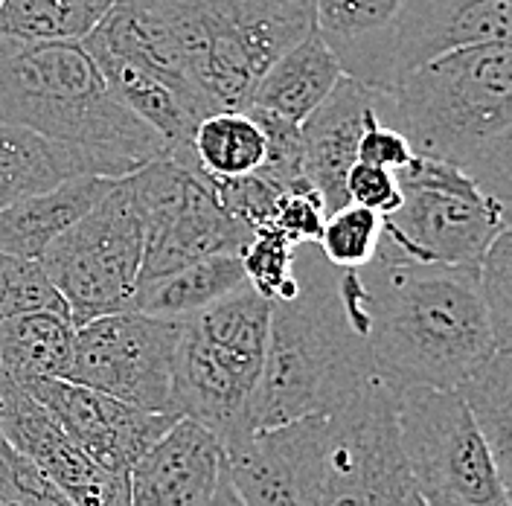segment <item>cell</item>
<instances>
[{"label":"cell","mask_w":512,"mask_h":506,"mask_svg":"<svg viewBox=\"0 0 512 506\" xmlns=\"http://www.w3.org/2000/svg\"><path fill=\"white\" fill-rule=\"evenodd\" d=\"M0 123L73 146L117 181L169 158L166 140L114 99L82 44L0 41Z\"/></svg>","instance_id":"4"},{"label":"cell","mask_w":512,"mask_h":506,"mask_svg":"<svg viewBox=\"0 0 512 506\" xmlns=\"http://www.w3.org/2000/svg\"><path fill=\"white\" fill-rule=\"evenodd\" d=\"M341 79L344 70L338 59L320 41L318 32L309 30L306 38H300L262 73L248 108L274 114L291 126H303Z\"/></svg>","instance_id":"21"},{"label":"cell","mask_w":512,"mask_h":506,"mask_svg":"<svg viewBox=\"0 0 512 506\" xmlns=\"http://www.w3.org/2000/svg\"><path fill=\"white\" fill-rule=\"evenodd\" d=\"M111 184L108 178H76L0 210V253L38 262L64 230L94 210Z\"/></svg>","instance_id":"22"},{"label":"cell","mask_w":512,"mask_h":506,"mask_svg":"<svg viewBox=\"0 0 512 506\" xmlns=\"http://www.w3.org/2000/svg\"><path fill=\"white\" fill-rule=\"evenodd\" d=\"M204 506H242V501H239V495H236V489H233V483H230V477H227L224 469L222 477H219V486L213 492V498Z\"/></svg>","instance_id":"38"},{"label":"cell","mask_w":512,"mask_h":506,"mask_svg":"<svg viewBox=\"0 0 512 506\" xmlns=\"http://www.w3.org/2000/svg\"><path fill=\"white\" fill-rule=\"evenodd\" d=\"M76 178H111L91 155L53 143L30 128L0 123V210L56 190Z\"/></svg>","instance_id":"20"},{"label":"cell","mask_w":512,"mask_h":506,"mask_svg":"<svg viewBox=\"0 0 512 506\" xmlns=\"http://www.w3.org/2000/svg\"><path fill=\"white\" fill-rule=\"evenodd\" d=\"M248 285L236 253H216L137 285L128 312L190 320Z\"/></svg>","instance_id":"23"},{"label":"cell","mask_w":512,"mask_h":506,"mask_svg":"<svg viewBox=\"0 0 512 506\" xmlns=\"http://www.w3.org/2000/svg\"><path fill=\"white\" fill-rule=\"evenodd\" d=\"M332 440L320 506H425L416 492L396 425V396L370 381L329 416Z\"/></svg>","instance_id":"12"},{"label":"cell","mask_w":512,"mask_h":506,"mask_svg":"<svg viewBox=\"0 0 512 506\" xmlns=\"http://www.w3.org/2000/svg\"><path fill=\"white\" fill-rule=\"evenodd\" d=\"M382 242V216L347 204L326 216L320 230L318 251L320 256L338 268V271H355L373 262Z\"/></svg>","instance_id":"28"},{"label":"cell","mask_w":512,"mask_h":506,"mask_svg":"<svg viewBox=\"0 0 512 506\" xmlns=\"http://www.w3.org/2000/svg\"><path fill=\"white\" fill-rule=\"evenodd\" d=\"M399 445L425 506H510L492 454L457 390L396 393Z\"/></svg>","instance_id":"9"},{"label":"cell","mask_w":512,"mask_h":506,"mask_svg":"<svg viewBox=\"0 0 512 506\" xmlns=\"http://www.w3.org/2000/svg\"><path fill=\"white\" fill-rule=\"evenodd\" d=\"M76 326L64 312H30L0 323V376L18 387L64 379L73 358Z\"/></svg>","instance_id":"24"},{"label":"cell","mask_w":512,"mask_h":506,"mask_svg":"<svg viewBox=\"0 0 512 506\" xmlns=\"http://www.w3.org/2000/svg\"><path fill=\"white\" fill-rule=\"evenodd\" d=\"M326 222V207L312 187L283 192L280 207L274 213V227L280 236H286L291 245H318L320 230Z\"/></svg>","instance_id":"35"},{"label":"cell","mask_w":512,"mask_h":506,"mask_svg":"<svg viewBox=\"0 0 512 506\" xmlns=\"http://www.w3.org/2000/svg\"><path fill=\"white\" fill-rule=\"evenodd\" d=\"M512 0H408L396 38V82L419 64L480 44H510Z\"/></svg>","instance_id":"19"},{"label":"cell","mask_w":512,"mask_h":506,"mask_svg":"<svg viewBox=\"0 0 512 506\" xmlns=\"http://www.w3.org/2000/svg\"><path fill=\"white\" fill-rule=\"evenodd\" d=\"M358 160L370 163V166H379V169H387V172H399V169H405L414 160V149H411V143L396 128L384 126L376 117L367 126L364 137H361Z\"/></svg>","instance_id":"37"},{"label":"cell","mask_w":512,"mask_h":506,"mask_svg":"<svg viewBox=\"0 0 512 506\" xmlns=\"http://www.w3.org/2000/svg\"><path fill=\"white\" fill-rule=\"evenodd\" d=\"M376 120V91L344 76L318 111L300 126L303 181L318 192L326 216L347 207L344 181L358 163V146Z\"/></svg>","instance_id":"16"},{"label":"cell","mask_w":512,"mask_h":506,"mask_svg":"<svg viewBox=\"0 0 512 506\" xmlns=\"http://www.w3.org/2000/svg\"><path fill=\"white\" fill-rule=\"evenodd\" d=\"M344 192H347V204L364 207L382 219L402 204V190H399L396 172H387V169L361 163V160L347 172Z\"/></svg>","instance_id":"36"},{"label":"cell","mask_w":512,"mask_h":506,"mask_svg":"<svg viewBox=\"0 0 512 506\" xmlns=\"http://www.w3.org/2000/svg\"><path fill=\"white\" fill-rule=\"evenodd\" d=\"M219 440L192 419H178L128 472L131 506H204L222 477Z\"/></svg>","instance_id":"18"},{"label":"cell","mask_w":512,"mask_h":506,"mask_svg":"<svg viewBox=\"0 0 512 506\" xmlns=\"http://www.w3.org/2000/svg\"><path fill=\"white\" fill-rule=\"evenodd\" d=\"M184 323L140 312L96 317L76 329L64 381L99 390L140 411L169 413Z\"/></svg>","instance_id":"11"},{"label":"cell","mask_w":512,"mask_h":506,"mask_svg":"<svg viewBox=\"0 0 512 506\" xmlns=\"http://www.w3.org/2000/svg\"><path fill=\"white\" fill-rule=\"evenodd\" d=\"M475 283L495 349H512V230L498 233L483 253Z\"/></svg>","instance_id":"30"},{"label":"cell","mask_w":512,"mask_h":506,"mask_svg":"<svg viewBox=\"0 0 512 506\" xmlns=\"http://www.w3.org/2000/svg\"><path fill=\"white\" fill-rule=\"evenodd\" d=\"M329 440V416L259 428L222 448L224 472L242 506H320Z\"/></svg>","instance_id":"13"},{"label":"cell","mask_w":512,"mask_h":506,"mask_svg":"<svg viewBox=\"0 0 512 506\" xmlns=\"http://www.w3.org/2000/svg\"><path fill=\"white\" fill-rule=\"evenodd\" d=\"M312 30L344 76L390 94L396 85V38L408 0H309Z\"/></svg>","instance_id":"17"},{"label":"cell","mask_w":512,"mask_h":506,"mask_svg":"<svg viewBox=\"0 0 512 506\" xmlns=\"http://www.w3.org/2000/svg\"><path fill=\"white\" fill-rule=\"evenodd\" d=\"M376 117L411 143L416 158L460 169L483 195L510 207V44L466 47L419 64L390 94L376 91Z\"/></svg>","instance_id":"2"},{"label":"cell","mask_w":512,"mask_h":506,"mask_svg":"<svg viewBox=\"0 0 512 506\" xmlns=\"http://www.w3.org/2000/svg\"><path fill=\"white\" fill-rule=\"evenodd\" d=\"M30 312H64L62 297L38 262L0 253V323Z\"/></svg>","instance_id":"31"},{"label":"cell","mask_w":512,"mask_h":506,"mask_svg":"<svg viewBox=\"0 0 512 506\" xmlns=\"http://www.w3.org/2000/svg\"><path fill=\"white\" fill-rule=\"evenodd\" d=\"M79 329L96 317L131 309L143 268V230L128 190V175L114 181L70 230L38 259Z\"/></svg>","instance_id":"8"},{"label":"cell","mask_w":512,"mask_h":506,"mask_svg":"<svg viewBox=\"0 0 512 506\" xmlns=\"http://www.w3.org/2000/svg\"><path fill=\"white\" fill-rule=\"evenodd\" d=\"M454 390L489 448L501 480L512 486V349H495Z\"/></svg>","instance_id":"25"},{"label":"cell","mask_w":512,"mask_h":506,"mask_svg":"<svg viewBox=\"0 0 512 506\" xmlns=\"http://www.w3.org/2000/svg\"><path fill=\"white\" fill-rule=\"evenodd\" d=\"M120 0H0V41L82 44Z\"/></svg>","instance_id":"26"},{"label":"cell","mask_w":512,"mask_h":506,"mask_svg":"<svg viewBox=\"0 0 512 506\" xmlns=\"http://www.w3.org/2000/svg\"><path fill=\"white\" fill-rule=\"evenodd\" d=\"M0 437L47 477L73 506H131L128 477L111 475L96 466L18 384L3 376Z\"/></svg>","instance_id":"15"},{"label":"cell","mask_w":512,"mask_h":506,"mask_svg":"<svg viewBox=\"0 0 512 506\" xmlns=\"http://www.w3.org/2000/svg\"><path fill=\"white\" fill-rule=\"evenodd\" d=\"M21 390L96 466L120 477H128L134 463L178 422L172 413L140 411L114 396L64 379L32 381Z\"/></svg>","instance_id":"14"},{"label":"cell","mask_w":512,"mask_h":506,"mask_svg":"<svg viewBox=\"0 0 512 506\" xmlns=\"http://www.w3.org/2000/svg\"><path fill=\"white\" fill-rule=\"evenodd\" d=\"M0 506H73L62 492L0 437Z\"/></svg>","instance_id":"34"},{"label":"cell","mask_w":512,"mask_h":506,"mask_svg":"<svg viewBox=\"0 0 512 506\" xmlns=\"http://www.w3.org/2000/svg\"><path fill=\"white\" fill-rule=\"evenodd\" d=\"M198 120L248 111L262 73L312 30L309 0H155Z\"/></svg>","instance_id":"5"},{"label":"cell","mask_w":512,"mask_h":506,"mask_svg":"<svg viewBox=\"0 0 512 506\" xmlns=\"http://www.w3.org/2000/svg\"><path fill=\"white\" fill-rule=\"evenodd\" d=\"M297 294L271 303L265 364L254 399V431L309 416H335L370 384L367 341L344 309L338 277L318 245L294 251Z\"/></svg>","instance_id":"3"},{"label":"cell","mask_w":512,"mask_h":506,"mask_svg":"<svg viewBox=\"0 0 512 506\" xmlns=\"http://www.w3.org/2000/svg\"><path fill=\"white\" fill-rule=\"evenodd\" d=\"M402 204L382 219L379 256L414 265L478 268L498 233L510 230V207L483 195L460 169L416 158L396 172Z\"/></svg>","instance_id":"7"},{"label":"cell","mask_w":512,"mask_h":506,"mask_svg":"<svg viewBox=\"0 0 512 506\" xmlns=\"http://www.w3.org/2000/svg\"><path fill=\"white\" fill-rule=\"evenodd\" d=\"M367 291V355L393 396L411 387L454 390L495 352L475 268L373 256L358 268Z\"/></svg>","instance_id":"1"},{"label":"cell","mask_w":512,"mask_h":506,"mask_svg":"<svg viewBox=\"0 0 512 506\" xmlns=\"http://www.w3.org/2000/svg\"><path fill=\"white\" fill-rule=\"evenodd\" d=\"M128 190L143 230L140 283L216 253L239 256L254 239L248 227L219 207L210 178L198 166L172 158L152 160L128 175Z\"/></svg>","instance_id":"10"},{"label":"cell","mask_w":512,"mask_h":506,"mask_svg":"<svg viewBox=\"0 0 512 506\" xmlns=\"http://www.w3.org/2000/svg\"><path fill=\"white\" fill-rule=\"evenodd\" d=\"M271 303L251 285L184 323L169 413L192 419L222 448L254 434V399Z\"/></svg>","instance_id":"6"},{"label":"cell","mask_w":512,"mask_h":506,"mask_svg":"<svg viewBox=\"0 0 512 506\" xmlns=\"http://www.w3.org/2000/svg\"><path fill=\"white\" fill-rule=\"evenodd\" d=\"M192 155L207 178L251 175L265 158V134L248 111H222L198 120Z\"/></svg>","instance_id":"27"},{"label":"cell","mask_w":512,"mask_h":506,"mask_svg":"<svg viewBox=\"0 0 512 506\" xmlns=\"http://www.w3.org/2000/svg\"><path fill=\"white\" fill-rule=\"evenodd\" d=\"M294 251L297 245H291L286 236L274 227H262L239 253L245 280L268 303H286L297 294L300 283L294 274Z\"/></svg>","instance_id":"29"},{"label":"cell","mask_w":512,"mask_h":506,"mask_svg":"<svg viewBox=\"0 0 512 506\" xmlns=\"http://www.w3.org/2000/svg\"><path fill=\"white\" fill-rule=\"evenodd\" d=\"M248 114L256 120V126L265 134V158L262 166L256 169V175H262L265 181H271L274 187L283 192L309 187L303 181V146H300V126H291L286 120L254 111L248 108Z\"/></svg>","instance_id":"32"},{"label":"cell","mask_w":512,"mask_h":506,"mask_svg":"<svg viewBox=\"0 0 512 506\" xmlns=\"http://www.w3.org/2000/svg\"><path fill=\"white\" fill-rule=\"evenodd\" d=\"M210 187L224 213L233 222L248 227L251 233L274 222V213L283 198L280 187H274L256 172L239 175V178H210Z\"/></svg>","instance_id":"33"}]
</instances>
